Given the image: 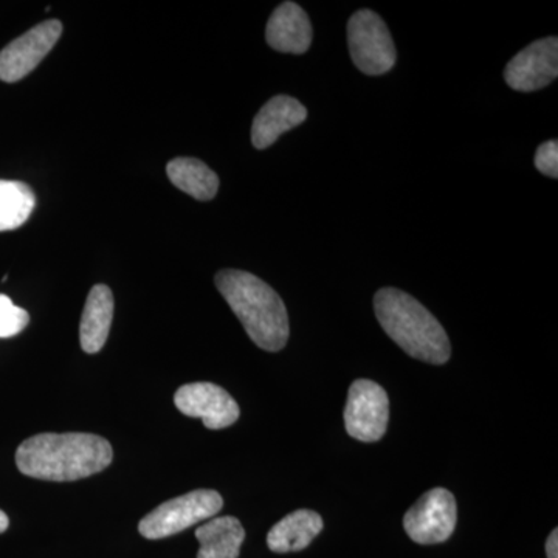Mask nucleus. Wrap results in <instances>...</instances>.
Segmentation results:
<instances>
[{
	"instance_id": "nucleus-1",
	"label": "nucleus",
	"mask_w": 558,
	"mask_h": 558,
	"mask_svg": "<svg viewBox=\"0 0 558 558\" xmlns=\"http://www.w3.org/2000/svg\"><path fill=\"white\" fill-rule=\"evenodd\" d=\"M112 446L89 433H43L25 439L16 451V465L31 478L69 483L108 469Z\"/></svg>"
},
{
	"instance_id": "nucleus-2",
	"label": "nucleus",
	"mask_w": 558,
	"mask_h": 558,
	"mask_svg": "<svg viewBox=\"0 0 558 558\" xmlns=\"http://www.w3.org/2000/svg\"><path fill=\"white\" fill-rule=\"evenodd\" d=\"M215 282L256 347L278 352L288 344V310L267 282L248 271L233 269L220 270Z\"/></svg>"
},
{
	"instance_id": "nucleus-3",
	"label": "nucleus",
	"mask_w": 558,
	"mask_h": 558,
	"mask_svg": "<svg viewBox=\"0 0 558 558\" xmlns=\"http://www.w3.org/2000/svg\"><path fill=\"white\" fill-rule=\"evenodd\" d=\"M374 311L389 339L407 354L432 365L449 362V336L432 312L409 293L385 288L374 296Z\"/></svg>"
},
{
	"instance_id": "nucleus-4",
	"label": "nucleus",
	"mask_w": 558,
	"mask_h": 558,
	"mask_svg": "<svg viewBox=\"0 0 558 558\" xmlns=\"http://www.w3.org/2000/svg\"><path fill=\"white\" fill-rule=\"evenodd\" d=\"M218 492L199 488L154 509L138 524L140 534L148 539H160L179 534L194 524L213 519L222 509Z\"/></svg>"
},
{
	"instance_id": "nucleus-5",
	"label": "nucleus",
	"mask_w": 558,
	"mask_h": 558,
	"mask_svg": "<svg viewBox=\"0 0 558 558\" xmlns=\"http://www.w3.org/2000/svg\"><path fill=\"white\" fill-rule=\"evenodd\" d=\"M351 60L366 75H384L395 68L398 53L387 24L373 10H359L348 22Z\"/></svg>"
},
{
	"instance_id": "nucleus-6",
	"label": "nucleus",
	"mask_w": 558,
	"mask_h": 558,
	"mask_svg": "<svg viewBox=\"0 0 558 558\" xmlns=\"http://www.w3.org/2000/svg\"><path fill=\"white\" fill-rule=\"evenodd\" d=\"M389 399L376 381L359 379L351 385L344 409L348 435L360 442H377L387 433Z\"/></svg>"
},
{
	"instance_id": "nucleus-7",
	"label": "nucleus",
	"mask_w": 558,
	"mask_h": 558,
	"mask_svg": "<svg viewBox=\"0 0 558 558\" xmlns=\"http://www.w3.org/2000/svg\"><path fill=\"white\" fill-rule=\"evenodd\" d=\"M457 499L447 488H432L403 517L407 534L418 545L446 542L457 527Z\"/></svg>"
},
{
	"instance_id": "nucleus-8",
	"label": "nucleus",
	"mask_w": 558,
	"mask_h": 558,
	"mask_svg": "<svg viewBox=\"0 0 558 558\" xmlns=\"http://www.w3.org/2000/svg\"><path fill=\"white\" fill-rule=\"evenodd\" d=\"M61 35V22L50 20L14 39L0 51V80L5 83H17L25 78L57 46Z\"/></svg>"
},
{
	"instance_id": "nucleus-9",
	"label": "nucleus",
	"mask_w": 558,
	"mask_h": 558,
	"mask_svg": "<svg viewBox=\"0 0 558 558\" xmlns=\"http://www.w3.org/2000/svg\"><path fill=\"white\" fill-rule=\"evenodd\" d=\"M174 403L180 413L202 418L209 429L230 427L241 414L240 405L230 392L209 381L183 385L175 391Z\"/></svg>"
},
{
	"instance_id": "nucleus-10",
	"label": "nucleus",
	"mask_w": 558,
	"mask_h": 558,
	"mask_svg": "<svg viewBox=\"0 0 558 558\" xmlns=\"http://www.w3.org/2000/svg\"><path fill=\"white\" fill-rule=\"evenodd\" d=\"M558 76V39L535 40L506 65L505 80L517 92H535Z\"/></svg>"
},
{
	"instance_id": "nucleus-11",
	"label": "nucleus",
	"mask_w": 558,
	"mask_h": 558,
	"mask_svg": "<svg viewBox=\"0 0 558 558\" xmlns=\"http://www.w3.org/2000/svg\"><path fill=\"white\" fill-rule=\"evenodd\" d=\"M312 38H314V31H312L310 16L299 3H281L267 22V44L281 53H306Z\"/></svg>"
},
{
	"instance_id": "nucleus-12",
	"label": "nucleus",
	"mask_w": 558,
	"mask_h": 558,
	"mask_svg": "<svg viewBox=\"0 0 558 558\" xmlns=\"http://www.w3.org/2000/svg\"><path fill=\"white\" fill-rule=\"evenodd\" d=\"M307 119V109L295 98L278 95L256 113L252 124V143L256 149L274 145L279 135L300 126Z\"/></svg>"
},
{
	"instance_id": "nucleus-13",
	"label": "nucleus",
	"mask_w": 558,
	"mask_h": 558,
	"mask_svg": "<svg viewBox=\"0 0 558 558\" xmlns=\"http://www.w3.org/2000/svg\"><path fill=\"white\" fill-rule=\"evenodd\" d=\"M113 295L108 286L90 289L80 325V343L87 354H97L108 341L113 318Z\"/></svg>"
},
{
	"instance_id": "nucleus-14",
	"label": "nucleus",
	"mask_w": 558,
	"mask_h": 558,
	"mask_svg": "<svg viewBox=\"0 0 558 558\" xmlns=\"http://www.w3.org/2000/svg\"><path fill=\"white\" fill-rule=\"evenodd\" d=\"M322 529L323 520L317 512L295 510L270 529L267 546L278 554L296 553L306 549Z\"/></svg>"
},
{
	"instance_id": "nucleus-15",
	"label": "nucleus",
	"mask_w": 558,
	"mask_h": 558,
	"mask_svg": "<svg viewBox=\"0 0 558 558\" xmlns=\"http://www.w3.org/2000/svg\"><path fill=\"white\" fill-rule=\"evenodd\" d=\"M196 538L201 545L197 558H238L245 531L234 517H216L197 527Z\"/></svg>"
},
{
	"instance_id": "nucleus-16",
	"label": "nucleus",
	"mask_w": 558,
	"mask_h": 558,
	"mask_svg": "<svg viewBox=\"0 0 558 558\" xmlns=\"http://www.w3.org/2000/svg\"><path fill=\"white\" fill-rule=\"evenodd\" d=\"M167 174L172 185L190 194L194 199L211 201L218 194V174L209 170L204 161L191 159V157H179L168 163Z\"/></svg>"
},
{
	"instance_id": "nucleus-17",
	"label": "nucleus",
	"mask_w": 558,
	"mask_h": 558,
	"mask_svg": "<svg viewBox=\"0 0 558 558\" xmlns=\"http://www.w3.org/2000/svg\"><path fill=\"white\" fill-rule=\"evenodd\" d=\"M35 205V193L27 183L0 180V231L20 229L31 218Z\"/></svg>"
},
{
	"instance_id": "nucleus-18",
	"label": "nucleus",
	"mask_w": 558,
	"mask_h": 558,
	"mask_svg": "<svg viewBox=\"0 0 558 558\" xmlns=\"http://www.w3.org/2000/svg\"><path fill=\"white\" fill-rule=\"evenodd\" d=\"M31 315L0 293V339H10L27 328Z\"/></svg>"
},
{
	"instance_id": "nucleus-19",
	"label": "nucleus",
	"mask_w": 558,
	"mask_h": 558,
	"mask_svg": "<svg viewBox=\"0 0 558 558\" xmlns=\"http://www.w3.org/2000/svg\"><path fill=\"white\" fill-rule=\"evenodd\" d=\"M535 168L548 178H558V142L549 140L538 146L535 153Z\"/></svg>"
},
{
	"instance_id": "nucleus-20",
	"label": "nucleus",
	"mask_w": 558,
	"mask_h": 558,
	"mask_svg": "<svg viewBox=\"0 0 558 558\" xmlns=\"http://www.w3.org/2000/svg\"><path fill=\"white\" fill-rule=\"evenodd\" d=\"M546 554H548V558H558V531L554 529L550 532L548 542H546Z\"/></svg>"
},
{
	"instance_id": "nucleus-21",
	"label": "nucleus",
	"mask_w": 558,
	"mask_h": 558,
	"mask_svg": "<svg viewBox=\"0 0 558 558\" xmlns=\"http://www.w3.org/2000/svg\"><path fill=\"white\" fill-rule=\"evenodd\" d=\"M9 517H7L5 512H2V510H0V534H3V532H5L7 529H9Z\"/></svg>"
}]
</instances>
